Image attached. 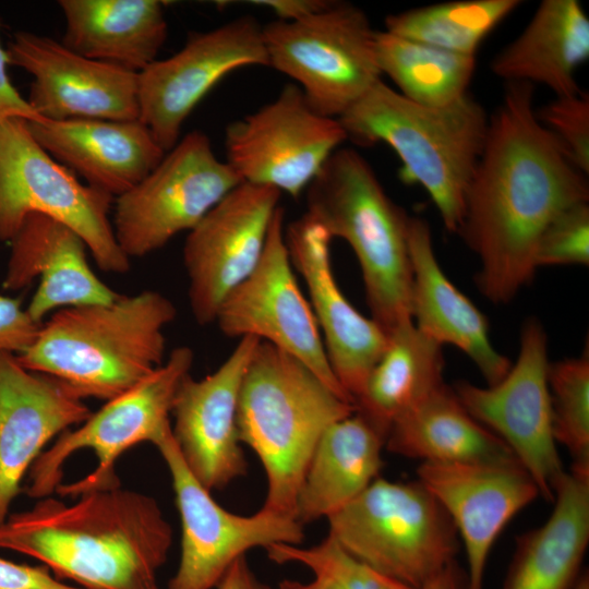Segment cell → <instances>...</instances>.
<instances>
[{
	"label": "cell",
	"mask_w": 589,
	"mask_h": 589,
	"mask_svg": "<svg viewBox=\"0 0 589 589\" xmlns=\"http://www.w3.org/2000/svg\"><path fill=\"white\" fill-rule=\"evenodd\" d=\"M587 177L538 121L534 85L506 83L458 231L480 260L476 284L488 300L506 304L531 283L541 233L563 209L589 202Z\"/></svg>",
	"instance_id": "cell-1"
},
{
	"label": "cell",
	"mask_w": 589,
	"mask_h": 589,
	"mask_svg": "<svg viewBox=\"0 0 589 589\" xmlns=\"http://www.w3.org/2000/svg\"><path fill=\"white\" fill-rule=\"evenodd\" d=\"M172 540L158 502L121 486L72 504L43 497L0 524V549L38 560L85 589H160L157 575Z\"/></svg>",
	"instance_id": "cell-2"
},
{
	"label": "cell",
	"mask_w": 589,
	"mask_h": 589,
	"mask_svg": "<svg viewBox=\"0 0 589 589\" xmlns=\"http://www.w3.org/2000/svg\"><path fill=\"white\" fill-rule=\"evenodd\" d=\"M176 315L173 302L155 290L63 308L16 357L24 368L64 382L83 399L108 401L164 363V330Z\"/></svg>",
	"instance_id": "cell-3"
},
{
	"label": "cell",
	"mask_w": 589,
	"mask_h": 589,
	"mask_svg": "<svg viewBox=\"0 0 589 589\" xmlns=\"http://www.w3.org/2000/svg\"><path fill=\"white\" fill-rule=\"evenodd\" d=\"M338 120L348 141L389 146L401 161L400 180L422 187L446 230L458 233L490 122L477 99L467 94L444 107L424 106L380 80Z\"/></svg>",
	"instance_id": "cell-4"
},
{
	"label": "cell",
	"mask_w": 589,
	"mask_h": 589,
	"mask_svg": "<svg viewBox=\"0 0 589 589\" xmlns=\"http://www.w3.org/2000/svg\"><path fill=\"white\" fill-rule=\"evenodd\" d=\"M354 410L297 358L257 344L242 380L237 423L240 442L266 474L263 509L296 519L299 489L322 434Z\"/></svg>",
	"instance_id": "cell-5"
},
{
	"label": "cell",
	"mask_w": 589,
	"mask_h": 589,
	"mask_svg": "<svg viewBox=\"0 0 589 589\" xmlns=\"http://www.w3.org/2000/svg\"><path fill=\"white\" fill-rule=\"evenodd\" d=\"M305 193V214L353 251L372 318L388 334L413 321L410 216L388 196L368 160L353 148H338Z\"/></svg>",
	"instance_id": "cell-6"
},
{
	"label": "cell",
	"mask_w": 589,
	"mask_h": 589,
	"mask_svg": "<svg viewBox=\"0 0 589 589\" xmlns=\"http://www.w3.org/2000/svg\"><path fill=\"white\" fill-rule=\"evenodd\" d=\"M194 353L175 348L164 363L131 389L106 401L44 450L27 472L23 492L32 498L120 486L116 461L131 447L153 445L171 429L170 414L181 381L190 374Z\"/></svg>",
	"instance_id": "cell-7"
},
{
	"label": "cell",
	"mask_w": 589,
	"mask_h": 589,
	"mask_svg": "<svg viewBox=\"0 0 589 589\" xmlns=\"http://www.w3.org/2000/svg\"><path fill=\"white\" fill-rule=\"evenodd\" d=\"M326 519L328 536L348 553L416 589L455 562L460 548L452 519L419 480L378 477Z\"/></svg>",
	"instance_id": "cell-8"
},
{
	"label": "cell",
	"mask_w": 589,
	"mask_h": 589,
	"mask_svg": "<svg viewBox=\"0 0 589 589\" xmlns=\"http://www.w3.org/2000/svg\"><path fill=\"white\" fill-rule=\"evenodd\" d=\"M113 197L83 184L33 137L27 121L0 123V241L10 242L33 213L71 228L104 272L123 274L130 259L115 237L109 212Z\"/></svg>",
	"instance_id": "cell-9"
},
{
	"label": "cell",
	"mask_w": 589,
	"mask_h": 589,
	"mask_svg": "<svg viewBox=\"0 0 589 589\" xmlns=\"http://www.w3.org/2000/svg\"><path fill=\"white\" fill-rule=\"evenodd\" d=\"M375 33L366 13L345 1L300 21L263 25L268 67L293 80L315 111L335 119L382 80Z\"/></svg>",
	"instance_id": "cell-10"
},
{
	"label": "cell",
	"mask_w": 589,
	"mask_h": 589,
	"mask_svg": "<svg viewBox=\"0 0 589 589\" xmlns=\"http://www.w3.org/2000/svg\"><path fill=\"white\" fill-rule=\"evenodd\" d=\"M240 183L204 132L185 134L143 180L116 197L111 224L120 249L129 259L159 250L192 230Z\"/></svg>",
	"instance_id": "cell-11"
},
{
	"label": "cell",
	"mask_w": 589,
	"mask_h": 589,
	"mask_svg": "<svg viewBox=\"0 0 589 589\" xmlns=\"http://www.w3.org/2000/svg\"><path fill=\"white\" fill-rule=\"evenodd\" d=\"M338 119L315 111L287 84L275 99L225 129V161L241 182L299 197L345 143Z\"/></svg>",
	"instance_id": "cell-12"
},
{
	"label": "cell",
	"mask_w": 589,
	"mask_h": 589,
	"mask_svg": "<svg viewBox=\"0 0 589 589\" xmlns=\"http://www.w3.org/2000/svg\"><path fill=\"white\" fill-rule=\"evenodd\" d=\"M155 446L167 465L181 521L180 561L168 589H216L248 551L303 542V525L292 517L263 508L243 516L221 507L188 469L171 429Z\"/></svg>",
	"instance_id": "cell-13"
},
{
	"label": "cell",
	"mask_w": 589,
	"mask_h": 589,
	"mask_svg": "<svg viewBox=\"0 0 589 589\" xmlns=\"http://www.w3.org/2000/svg\"><path fill=\"white\" fill-rule=\"evenodd\" d=\"M549 364L546 333L538 318L529 317L517 361L502 381L488 387L458 381L453 389L466 410L509 447L540 496L553 503L554 485L565 470L552 433Z\"/></svg>",
	"instance_id": "cell-14"
},
{
	"label": "cell",
	"mask_w": 589,
	"mask_h": 589,
	"mask_svg": "<svg viewBox=\"0 0 589 589\" xmlns=\"http://www.w3.org/2000/svg\"><path fill=\"white\" fill-rule=\"evenodd\" d=\"M285 227V212L279 206L260 262L224 299L215 323L229 338L253 337L293 356L353 404L332 371L310 303L299 288Z\"/></svg>",
	"instance_id": "cell-15"
},
{
	"label": "cell",
	"mask_w": 589,
	"mask_h": 589,
	"mask_svg": "<svg viewBox=\"0 0 589 589\" xmlns=\"http://www.w3.org/2000/svg\"><path fill=\"white\" fill-rule=\"evenodd\" d=\"M245 67H268L263 25L250 15L191 33L175 55L139 73L140 120L167 153L182 125L226 75Z\"/></svg>",
	"instance_id": "cell-16"
},
{
	"label": "cell",
	"mask_w": 589,
	"mask_h": 589,
	"mask_svg": "<svg viewBox=\"0 0 589 589\" xmlns=\"http://www.w3.org/2000/svg\"><path fill=\"white\" fill-rule=\"evenodd\" d=\"M280 195L241 182L188 232L183 264L189 304L200 325L215 322L224 299L260 262Z\"/></svg>",
	"instance_id": "cell-17"
},
{
	"label": "cell",
	"mask_w": 589,
	"mask_h": 589,
	"mask_svg": "<svg viewBox=\"0 0 589 589\" xmlns=\"http://www.w3.org/2000/svg\"><path fill=\"white\" fill-rule=\"evenodd\" d=\"M5 51L10 65L33 76L27 101L43 121L140 119L139 73L27 31L14 33Z\"/></svg>",
	"instance_id": "cell-18"
},
{
	"label": "cell",
	"mask_w": 589,
	"mask_h": 589,
	"mask_svg": "<svg viewBox=\"0 0 589 589\" xmlns=\"http://www.w3.org/2000/svg\"><path fill=\"white\" fill-rule=\"evenodd\" d=\"M259 342L239 339L213 373L201 380L188 374L176 393L173 440L190 472L209 492L225 489L248 470L237 416L242 380Z\"/></svg>",
	"instance_id": "cell-19"
},
{
	"label": "cell",
	"mask_w": 589,
	"mask_h": 589,
	"mask_svg": "<svg viewBox=\"0 0 589 589\" xmlns=\"http://www.w3.org/2000/svg\"><path fill=\"white\" fill-rule=\"evenodd\" d=\"M285 238L292 266L304 279L332 371L354 404L384 354L389 334L340 290L332 267L333 239L320 224L304 213L285 227Z\"/></svg>",
	"instance_id": "cell-20"
},
{
	"label": "cell",
	"mask_w": 589,
	"mask_h": 589,
	"mask_svg": "<svg viewBox=\"0 0 589 589\" xmlns=\"http://www.w3.org/2000/svg\"><path fill=\"white\" fill-rule=\"evenodd\" d=\"M417 476L462 540L467 589H483L493 544L506 525L540 496L536 482L519 462H421Z\"/></svg>",
	"instance_id": "cell-21"
},
{
	"label": "cell",
	"mask_w": 589,
	"mask_h": 589,
	"mask_svg": "<svg viewBox=\"0 0 589 589\" xmlns=\"http://www.w3.org/2000/svg\"><path fill=\"white\" fill-rule=\"evenodd\" d=\"M92 412L64 382L24 368L16 354L0 352V524L48 442Z\"/></svg>",
	"instance_id": "cell-22"
},
{
	"label": "cell",
	"mask_w": 589,
	"mask_h": 589,
	"mask_svg": "<svg viewBox=\"0 0 589 589\" xmlns=\"http://www.w3.org/2000/svg\"><path fill=\"white\" fill-rule=\"evenodd\" d=\"M10 243L3 287L20 290L39 278L26 308L38 323L63 308L109 303L120 296L93 272L81 237L49 216H26Z\"/></svg>",
	"instance_id": "cell-23"
},
{
	"label": "cell",
	"mask_w": 589,
	"mask_h": 589,
	"mask_svg": "<svg viewBox=\"0 0 589 589\" xmlns=\"http://www.w3.org/2000/svg\"><path fill=\"white\" fill-rule=\"evenodd\" d=\"M27 127L52 158L113 199L143 180L166 154L140 119L27 121Z\"/></svg>",
	"instance_id": "cell-24"
},
{
	"label": "cell",
	"mask_w": 589,
	"mask_h": 589,
	"mask_svg": "<svg viewBox=\"0 0 589 589\" xmlns=\"http://www.w3.org/2000/svg\"><path fill=\"white\" fill-rule=\"evenodd\" d=\"M408 243L414 325L441 346L453 345L467 354L488 386L498 383L512 362L492 345L486 317L442 271L426 220L410 216Z\"/></svg>",
	"instance_id": "cell-25"
},
{
	"label": "cell",
	"mask_w": 589,
	"mask_h": 589,
	"mask_svg": "<svg viewBox=\"0 0 589 589\" xmlns=\"http://www.w3.org/2000/svg\"><path fill=\"white\" fill-rule=\"evenodd\" d=\"M553 503L543 525L516 538L501 589H575L589 544V469L564 471Z\"/></svg>",
	"instance_id": "cell-26"
},
{
	"label": "cell",
	"mask_w": 589,
	"mask_h": 589,
	"mask_svg": "<svg viewBox=\"0 0 589 589\" xmlns=\"http://www.w3.org/2000/svg\"><path fill=\"white\" fill-rule=\"evenodd\" d=\"M589 58V19L577 0H543L522 32L490 62L505 81L541 84L555 96L581 91L577 69Z\"/></svg>",
	"instance_id": "cell-27"
},
{
	"label": "cell",
	"mask_w": 589,
	"mask_h": 589,
	"mask_svg": "<svg viewBox=\"0 0 589 589\" xmlns=\"http://www.w3.org/2000/svg\"><path fill=\"white\" fill-rule=\"evenodd\" d=\"M61 44L92 60L140 73L158 59L168 35L159 0H59Z\"/></svg>",
	"instance_id": "cell-28"
},
{
	"label": "cell",
	"mask_w": 589,
	"mask_h": 589,
	"mask_svg": "<svg viewBox=\"0 0 589 589\" xmlns=\"http://www.w3.org/2000/svg\"><path fill=\"white\" fill-rule=\"evenodd\" d=\"M385 447L421 462H519L498 436L466 410L453 387L445 383L390 425Z\"/></svg>",
	"instance_id": "cell-29"
},
{
	"label": "cell",
	"mask_w": 589,
	"mask_h": 589,
	"mask_svg": "<svg viewBox=\"0 0 589 589\" xmlns=\"http://www.w3.org/2000/svg\"><path fill=\"white\" fill-rule=\"evenodd\" d=\"M385 438L358 412L322 434L299 489L296 519L328 518L361 494L383 467Z\"/></svg>",
	"instance_id": "cell-30"
},
{
	"label": "cell",
	"mask_w": 589,
	"mask_h": 589,
	"mask_svg": "<svg viewBox=\"0 0 589 589\" xmlns=\"http://www.w3.org/2000/svg\"><path fill=\"white\" fill-rule=\"evenodd\" d=\"M444 364L442 346L413 321L398 325L354 400V411L386 440L399 417L445 383Z\"/></svg>",
	"instance_id": "cell-31"
},
{
	"label": "cell",
	"mask_w": 589,
	"mask_h": 589,
	"mask_svg": "<svg viewBox=\"0 0 589 589\" xmlns=\"http://www.w3.org/2000/svg\"><path fill=\"white\" fill-rule=\"evenodd\" d=\"M375 50L382 75L402 96L424 106L444 107L469 94L476 56L376 31Z\"/></svg>",
	"instance_id": "cell-32"
},
{
	"label": "cell",
	"mask_w": 589,
	"mask_h": 589,
	"mask_svg": "<svg viewBox=\"0 0 589 589\" xmlns=\"http://www.w3.org/2000/svg\"><path fill=\"white\" fill-rule=\"evenodd\" d=\"M522 1L455 0L393 13L385 31L448 51L476 56L486 36Z\"/></svg>",
	"instance_id": "cell-33"
},
{
	"label": "cell",
	"mask_w": 589,
	"mask_h": 589,
	"mask_svg": "<svg viewBox=\"0 0 589 589\" xmlns=\"http://www.w3.org/2000/svg\"><path fill=\"white\" fill-rule=\"evenodd\" d=\"M552 433L573 458L572 466L589 468V347L582 353L549 364Z\"/></svg>",
	"instance_id": "cell-34"
},
{
	"label": "cell",
	"mask_w": 589,
	"mask_h": 589,
	"mask_svg": "<svg viewBox=\"0 0 589 589\" xmlns=\"http://www.w3.org/2000/svg\"><path fill=\"white\" fill-rule=\"evenodd\" d=\"M276 564L297 563L339 589H416L390 578L348 553L327 534L320 543L301 548L276 543L265 549Z\"/></svg>",
	"instance_id": "cell-35"
},
{
	"label": "cell",
	"mask_w": 589,
	"mask_h": 589,
	"mask_svg": "<svg viewBox=\"0 0 589 589\" xmlns=\"http://www.w3.org/2000/svg\"><path fill=\"white\" fill-rule=\"evenodd\" d=\"M538 121L556 139L570 163L589 173V93L580 91L536 109Z\"/></svg>",
	"instance_id": "cell-36"
},
{
	"label": "cell",
	"mask_w": 589,
	"mask_h": 589,
	"mask_svg": "<svg viewBox=\"0 0 589 589\" xmlns=\"http://www.w3.org/2000/svg\"><path fill=\"white\" fill-rule=\"evenodd\" d=\"M534 265H589L588 202L563 209L549 223L537 243Z\"/></svg>",
	"instance_id": "cell-37"
},
{
	"label": "cell",
	"mask_w": 589,
	"mask_h": 589,
	"mask_svg": "<svg viewBox=\"0 0 589 589\" xmlns=\"http://www.w3.org/2000/svg\"><path fill=\"white\" fill-rule=\"evenodd\" d=\"M41 324L32 318L19 299L0 294V352H25L36 340Z\"/></svg>",
	"instance_id": "cell-38"
},
{
	"label": "cell",
	"mask_w": 589,
	"mask_h": 589,
	"mask_svg": "<svg viewBox=\"0 0 589 589\" xmlns=\"http://www.w3.org/2000/svg\"><path fill=\"white\" fill-rule=\"evenodd\" d=\"M0 589H85L63 582L45 565L31 566L0 557Z\"/></svg>",
	"instance_id": "cell-39"
},
{
	"label": "cell",
	"mask_w": 589,
	"mask_h": 589,
	"mask_svg": "<svg viewBox=\"0 0 589 589\" xmlns=\"http://www.w3.org/2000/svg\"><path fill=\"white\" fill-rule=\"evenodd\" d=\"M8 55L0 44V123L12 118L31 122L43 121L27 99L21 96L8 75Z\"/></svg>",
	"instance_id": "cell-40"
},
{
	"label": "cell",
	"mask_w": 589,
	"mask_h": 589,
	"mask_svg": "<svg viewBox=\"0 0 589 589\" xmlns=\"http://www.w3.org/2000/svg\"><path fill=\"white\" fill-rule=\"evenodd\" d=\"M330 2L332 0H256L251 3L269 9L278 21L294 22L321 12Z\"/></svg>",
	"instance_id": "cell-41"
},
{
	"label": "cell",
	"mask_w": 589,
	"mask_h": 589,
	"mask_svg": "<svg viewBox=\"0 0 589 589\" xmlns=\"http://www.w3.org/2000/svg\"><path fill=\"white\" fill-rule=\"evenodd\" d=\"M216 589H274L261 581L251 569L245 555L228 568Z\"/></svg>",
	"instance_id": "cell-42"
},
{
	"label": "cell",
	"mask_w": 589,
	"mask_h": 589,
	"mask_svg": "<svg viewBox=\"0 0 589 589\" xmlns=\"http://www.w3.org/2000/svg\"><path fill=\"white\" fill-rule=\"evenodd\" d=\"M421 589H467V575L457 561L431 578Z\"/></svg>",
	"instance_id": "cell-43"
},
{
	"label": "cell",
	"mask_w": 589,
	"mask_h": 589,
	"mask_svg": "<svg viewBox=\"0 0 589 589\" xmlns=\"http://www.w3.org/2000/svg\"><path fill=\"white\" fill-rule=\"evenodd\" d=\"M277 589H339L336 585L323 578L314 577L311 581L302 582L293 579H284Z\"/></svg>",
	"instance_id": "cell-44"
},
{
	"label": "cell",
	"mask_w": 589,
	"mask_h": 589,
	"mask_svg": "<svg viewBox=\"0 0 589 589\" xmlns=\"http://www.w3.org/2000/svg\"><path fill=\"white\" fill-rule=\"evenodd\" d=\"M575 589H589V575L587 570L582 573Z\"/></svg>",
	"instance_id": "cell-45"
}]
</instances>
